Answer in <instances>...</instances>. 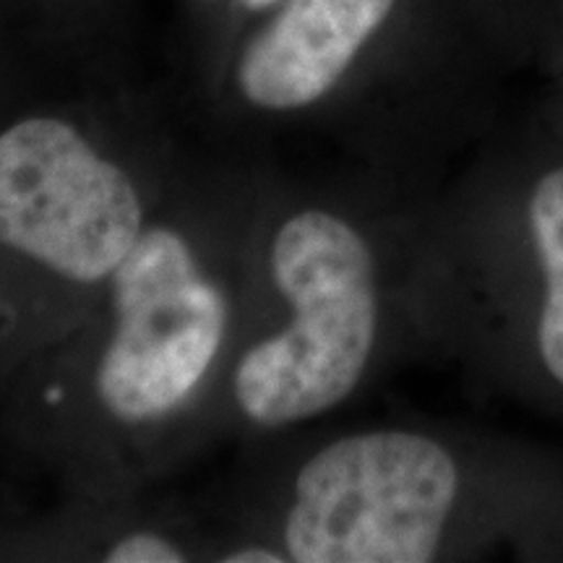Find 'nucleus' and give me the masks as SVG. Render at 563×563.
Returning <instances> with one entry per match:
<instances>
[{
  "label": "nucleus",
  "mask_w": 563,
  "mask_h": 563,
  "mask_svg": "<svg viewBox=\"0 0 563 563\" xmlns=\"http://www.w3.org/2000/svg\"><path fill=\"white\" fill-rule=\"evenodd\" d=\"M269 264L290 323L245 352L232 389L251 422L282 428L332 410L361 384L376 342L378 290L361 232L321 209L282 222Z\"/></svg>",
  "instance_id": "1"
},
{
  "label": "nucleus",
  "mask_w": 563,
  "mask_h": 563,
  "mask_svg": "<svg viewBox=\"0 0 563 563\" xmlns=\"http://www.w3.org/2000/svg\"><path fill=\"white\" fill-rule=\"evenodd\" d=\"M460 490L452 454L426 435L355 433L295 477L285 522L298 563H426L439 553Z\"/></svg>",
  "instance_id": "2"
},
{
  "label": "nucleus",
  "mask_w": 563,
  "mask_h": 563,
  "mask_svg": "<svg viewBox=\"0 0 563 563\" xmlns=\"http://www.w3.org/2000/svg\"><path fill=\"white\" fill-rule=\"evenodd\" d=\"M115 329L97 368L112 418L141 426L178 412L214 365L228 300L180 232L150 228L112 272Z\"/></svg>",
  "instance_id": "3"
},
{
  "label": "nucleus",
  "mask_w": 563,
  "mask_h": 563,
  "mask_svg": "<svg viewBox=\"0 0 563 563\" xmlns=\"http://www.w3.org/2000/svg\"><path fill=\"white\" fill-rule=\"evenodd\" d=\"M144 232L131 175L60 118L34 115L0 133V245L60 277H112Z\"/></svg>",
  "instance_id": "4"
},
{
  "label": "nucleus",
  "mask_w": 563,
  "mask_h": 563,
  "mask_svg": "<svg viewBox=\"0 0 563 563\" xmlns=\"http://www.w3.org/2000/svg\"><path fill=\"white\" fill-rule=\"evenodd\" d=\"M397 0H282L238 60L243 100L269 112L311 108L347 74Z\"/></svg>",
  "instance_id": "5"
},
{
  "label": "nucleus",
  "mask_w": 563,
  "mask_h": 563,
  "mask_svg": "<svg viewBox=\"0 0 563 563\" xmlns=\"http://www.w3.org/2000/svg\"><path fill=\"white\" fill-rule=\"evenodd\" d=\"M530 228L545 279L563 277V167L548 173L530 199Z\"/></svg>",
  "instance_id": "6"
},
{
  "label": "nucleus",
  "mask_w": 563,
  "mask_h": 563,
  "mask_svg": "<svg viewBox=\"0 0 563 563\" xmlns=\"http://www.w3.org/2000/svg\"><path fill=\"white\" fill-rule=\"evenodd\" d=\"M538 344L545 368L563 386V277L545 279V300L538 323Z\"/></svg>",
  "instance_id": "7"
},
{
  "label": "nucleus",
  "mask_w": 563,
  "mask_h": 563,
  "mask_svg": "<svg viewBox=\"0 0 563 563\" xmlns=\"http://www.w3.org/2000/svg\"><path fill=\"white\" fill-rule=\"evenodd\" d=\"M108 563H180L186 553L173 540L157 532H133L118 540L104 553Z\"/></svg>",
  "instance_id": "8"
},
{
  "label": "nucleus",
  "mask_w": 563,
  "mask_h": 563,
  "mask_svg": "<svg viewBox=\"0 0 563 563\" xmlns=\"http://www.w3.org/2000/svg\"><path fill=\"white\" fill-rule=\"evenodd\" d=\"M287 561V555H282L274 548L264 545H243L224 555V563H282Z\"/></svg>",
  "instance_id": "9"
},
{
  "label": "nucleus",
  "mask_w": 563,
  "mask_h": 563,
  "mask_svg": "<svg viewBox=\"0 0 563 563\" xmlns=\"http://www.w3.org/2000/svg\"><path fill=\"white\" fill-rule=\"evenodd\" d=\"M238 5H243L245 11H266L272 5H279L282 0H235Z\"/></svg>",
  "instance_id": "10"
}]
</instances>
